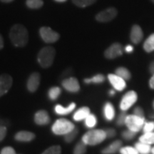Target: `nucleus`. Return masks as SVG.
<instances>
[{"label":"nucleus","instance_id":"3","mask_svg":"<svg viewBox=\"0 0 154 154\" xmlns=\"http://www.w3.org/2000/svg\"><path fill=\"white\" fill-rule=\"evenodd\" d=\"M55 55L56 51L54 47H46L42 48L38 54V62L43 68H49L53 64Z\"/></svg>","mask_w":154,"mask_h":154},{"label":"nucleus","instance_id":"15","mask_svg":"<svg viewBox=\"0 0 154 154\" xmlns=\"http://www.w3.org/2000/svg\"><path fill=\"white\" fill-rule=\"evenodd\" d=\"M143 37V33L140 26L135 24L132 26L130 33V38L135 44H139Z\"/></svg>","mask_w":154,"mask_h":154},{"label":"nucleus","instance_id":"5","mask_svg":"<svg viewBox=\"0 0 154 154\" xmlns=\"http://www.w3.org/2000/svg\"><path fill=\"white\" fill-rule=\"evenodd\" d=\"M138 101V94L134 90L127 91L119 102V109L121 111L126 112Z\"/></svg>","mask_w":154,"mask_h":154},{"label":"nucleus","instance_id":"19","mask_svg":"<svg viewBox=\"0 0 154 154\" xmlns=\"http://www.w3.org/2000/svg\"><path fill=\"white\" fill-rule=\"evenodd\" d=\"M91 113L90 109L87 106H83L79 109L73 115V119L75 121H84L86 117Z\"/></svg>","mask_w":154,"mask_h":154},{"label":"nucleus","instance_id":"10","mask_svg":"<svg viewBox=\"0 0 154 154\" xmlns=\"http://www.w3.org/2000/svg\"><path fill=\"white\" fill-rule=\"evenodd\" d=\"M107 78L115 91H122L126 88V81L117 76L116 74H108Z\"/></svg>","mask_w":154,"mask_h":154},{"label":"nucleus","instance_id":"26","mask_svg":"<svg viewBox=\"0 0 154 154\" xmlns=\"http://www.w3.org/2000/svg\"><path fill=\"white\" fill-rule=\"evenodd\" d=\"M139 141L152 145L154 144V131L147 134H143L139 137Z\"/></svg>","mask_w":154,"mask_h":154},{"label":"nucleus","instance_id":"4","mask_svg":"<svg viewBox=\"0 0 154 154\" xmlns=\"http://www.w3.org/2000/svg\"><path fill=\"white\" fill-rule=\"evenodd\" d=\"M75 128L74 124L72 121L66 119H59L54 123L51 126L53 134L58 136H65Z\"/></svg>","mask_w":154,"mask_h":154},{"label":"nucleus","instance_id":"32","mask_svg":"<svg viewBox=\"0 0 154 154\" xmlns=\"http://www.w3.org/2000/svg\"><path fill=\"white\" fill-rule=\"evenodd\" d=\"M120 154H139L137 150L135 149V147L131 146H122L121 149L119 150Z\"/></svg>","mask_w":154,"mask_h":154},{"label":"nucleus","instance_id":"12","mask_svg":"<svg viewBox=\"0 0 154 154\" xmlns=\"http://www.w3.org/2000/svg\"><path fill=\"white\" fill-rule=\"evenodd\" d=\"M12 78L7 74L0 76V97L7 94L12 86Z\"/></svg>","mask_w":154,"mask_h":154},{"label":"nucleus","instance_id":"13","mask_svg":"<svg viewBox=\"0 0 154 154\" xmlns=\"http://www.w3.org/2000/svg\"><path fill=\"white\" fill-rule=\"evenodd\" d=\"M40 74L37 72L32 73L30 75L26 83V87L29 91L34 93L38 89L40 84Z\"/></svg>","mask_w":154,"mask_h":154},{"label":"nucleus","instance_id":"2","mask_svg":"<svg viewBox=\"0 0 154 154\" xmlns=\"http://www.w3.org/2000/svg\"><path fill=\"white\" fill-rule=\"evenodd\" d=\"M106 138L105 130L91 129L83 135L82 140L86 146H96L101 144Z\"/></svg>","mask_w":154,"mask_h":154},{"label":"nucleus","instance_id":"33","mask_svg":"<svg viewBox=\"0 0 154 154\" xmlns=\"http://www.w3.org/2000/svg\"><path fill=\"white\" fill-rule=\"evenodd\" d=\"M142 132L143 134H147V133H151L154 131V121H147L144 123L143 128H142Z\"/></svg>","mask_w":154,"mask_h":154},{"label":"nucleus","instance_id":"44","mask_svg":"<svg viewBox=\"0 0 154 154\" xmlns=\"http://www.w3.org/2000/svg\"><path fill=\"white\" fill-rule=\"evenodd\" d=\"M4 47V41L3 38L1 34H0V49H2Z\"/></svg>","mask_w":154,"mask_h":154},{"label":"nucleus","instance_id":"39","mask_svg":"<svg viewBox=\"0 0 154 154\" xmlns=\"http://www.w3.org/2000/svg\"><path fill=\"white\" fill-rule=\"evenodd\" d=\"M1 154H16L14 149L12 147H5L1 151Z\"/></svg>","mask_w":154,"mask_h":154},{"label":"nucleus","instance_id":"24","mask_svg":"<svg viewBox=\"0 0 154 154\" xmlns=\"http://www.w3.org/2000/svg\"><path fill=\"white\" fill-rule=\"evenodd\" d=\"M143 49L146 52L151 53L154 51V33L151 34L143 44Z\"/></svg>","mask_w":154,"mask_h":154},{"label":"nucleus","instance_id":"18","mask_svg":"<svg viewBox=\"0 0 154 154\" xmlns=\"http://www.w3.org/2000/svg\"><path fill=\"white\" fill-rule=\"evenodd\" d=\"M76 109V103L74 102H72L69 104L68 106L64 107L60 104H58L55 106L54 107V111L55 113L58 115L61 116H66L72 113L74 109Z\"/></svg>","mask_w":154,"mask_h":154},{"label":"nucleus","instance_id":"1","mask_svg":"<svg viewBox=\"0 0 154 154\" xmlns=\"http://www.w3.org/2000/svg\"><path fill=\"white\" fill-rule=\"evenodd\" d=\"M9 37L15 47H23L28 43V31L22 24H15L11 29Z\"/></svg>","mask_w":154,"mask_h":154},{"label":"nucleus","instance_id":"21","mask_svg":"<svg viewBox=\"0 0 154 154\" xmlns=\"http://www.w3.org/2000/svg\"><path fill=\"white\" fill-rule=\"evenodd\" d=\"M134 147L139 154H149L152 149L151 145L140 142L139 140L134 144Z\"/></svg>","mask_w":154,"mask_h":154},{"label":"nucleus","instance_id":"7","mask_svg":"<svg viewBox=\"0 0 154 154\" xmlns=\"http://www.w3.org/2000/svg\"><path fill=\"white\" fill-rule=\"evenodd\" d=\"M40 36L44 42L48 44L54 43L59 38V34L52 29L47 26H43L39 30Z\"/></svg>","mask_w":154,"mask_h":154},{"label":"nucleus","instance_id":"37","mask_svg":"<svg viewBox=\"0 0 154 154\" xmlns=\"http://www.w3.org/2000/svg\"><path fill=\"white\" fill-rule=\"evenodd\" d=\"M133 114L137 116L138 117H141V118H145V116H144V111L143 109L140 106H136L134 109Z\"/></svg>","mask_w":154,"mask_h":154},{"label":"nucleus","instance_id":"48","mask_svg":"<svg viewBox=\"0 0 154 154\" xmlns=\"http://www.w3.org/2000/svg\"><path fill=\"white\" fill-rule=\"evenodd\" d=\"M151 153H152V154H154V146L153 148H152V149H151Z\"/></svg>","mask_w":154,"mask_h":154},{"label":"nucleus","instance_id":"16","mask_svg":"<svg viewBox=\"0 0 154 154\" xmlns=\"http://www.w3.org/2000/svg\"><path fill=\"white\" fill-rule=\"evenodd\" d=\"M51 119L47 111L44 110H40L37 111L34 115V121L37 125L39 126H44L50 123Z\"/></svg>","mask_w":154,"mask_h":154},{"label":"nucleus","instance_id":"28","mask_svg":"<svg viewBox=\"0 0 154 154\" xmlns=\"http://www.w3.org/2000/svg\"><path fill=\"white\" fill-rule=\"evenodd\" d=\"M86 146H87L82 140H81L75 146L74 151H73V154H85L87 151Z\"/></svg>","mask_w":154,"mask_h":154},{"label":"nucleus","instance_id":"8","mask_svg":"<svg viewBox=\"0 0 154 154\" xmlns=\"http://www.w3.org/2000/svg\"><path fill=\"white\" fill-rule=\"evenodd\" d=\"M117 9L113 7L107 8L100 11L99 14H96V19L99 22H109L113 20L117 16Z\"/></svg>","mask_w":154,"mask_h":154},{"label":"nucleus","instance_id":"46","mask_svg":"<svg viewBox=\"0 0 154 154\" xmlns=\"http://www.w3.org/2000/svg\"><path fill=\"white\" fill-rule=\"evenodd\" d=\"M2 2H5V3H9V2H13L14 0H1Z\"/></svg>","mask_w":154,"mask_h":154},{"label":"nucleus","instance_id":"45","mask_svg":"<svg viewBox=\"0 0 154 154\" xmlns=\"http://www.w3.org/2000/svg\"><path fill=\"white\" fill-rule=\"evenodd\" d=\"M109 95H110L111 96H114L115 94H116V91H115V90H114V89H111L110 91H109Z\"/></svg>","mask_w":154,"mask_h":154},{"label":"nucleus","instance_id":"42","mask_svg":"<svg viewBox=\"0 0 154 154\" xmlns=\"http://www.w3.org/2000/svg\"><path fill=\"white\" fill-rule=\"evenodd\" d=\"M149 84V87L151 88V89H154V74H152L151 77L150 78Z\"/></svg>","mask_w":154,"mask_h":154},{"label":"nucleus","instance_id":"36","mask_svg":"<svg viewBox=\"0 0 154 154\" xmlns=\"http://www.w3.org/2000/svg\"><path fill=\"white\" fill-rule=\"evenodd\" d=\"M136 133L133 132L131 131L128 129L125 130L121 133V136H122V138L126 140H133L135 138V136H136Z\"/></svg>","mask_w":154,"mask_h":154},{"label":"nucleus","instance_id":"41","mask_svg":"<svg viewBox=\"0 0 154 154\" xmlns=\"http://www.w3.org/2000/svg\"><path fill=\"white\" fill-rule=\"evenodd\" d=\"M125 51L128 54L132 53L133 51H134V47L130 45V44H128V45H127L126 47H125Z\"/></svg>","mask_w":154,"mask_h":154},{"label":"nucleus","instance_id":"14","mask_svg":"<svg viewBox=\"0 0 154 154\" xmlns=\"http://www.w3.org/2000/svg\"><path fill=\"white\" fill-rule=\"evenodd\" d=\"M102 112H103V118H104L106 121H107V122H111V121H112L115 119V107L113 106L112 103L110 101L106 102L104 104H103Z\"/></svg>","mask_w":154,"mask_h":154},{"label":"nucleus","instance_id":"38","mask_svg":"<svg viewBox=\"0 0 154 154\" xmlns=\"http://www.w3.org/2000/svg\"><path fill=\"white\" fill-rule=\"evenodd\" d=\"M105 132L106 134L107 138H111L115 137L116 136V131L114 128H109L105 129Z\"/></svg>","mask_w":154,"mask_h":154},{"label":"nucleus","instance_id":"31","mask_svg":"<svg viewBox=\"0 0 154 154\" xmlns=\"http://www.w3.org/2000/svg\"><path fill=\"white\" fill-rule=\"evenodd\" d=\"M26 6L30 9H39L43 6L42 0H26Z\"/></svg>","mask_w":154,"mask_h":154},{"label":"nucleus","instance_id":"6","mask_svg":"<svg viewBox=\"0 0 154 154\" xmlns=\"http://www.w3.org/2000/svg\"><path fill=\"white\" fill-rule=\"evenodd\" d=\"M146 122L145 118L138 117L134 114L127 115L125 122V126H126L128 130L134 133H138L143 128L144 123Z\"/></svg>","mask_w":154,"mask_h":154},{"label":"nucleus","instance_id":"47","mask_svg":"<svg viewBox=\"0 0 154 154\" xmlns=\"http://www.w3.org/2000/svg\"><path fill=\"white\" fill-rule=\"evenodd\" d=\"M55 1L57 2H64L66 0H55Z\"/></svg>","mask_w":154,"mask_h":154},{"label":"nucleus","instance_id":"34","mask_svg":"<svg viewBox=\"0 0 154 154\" xmlns=\"http://www.w3.org/2000/svg\"><path fill=\"white\" fill-rule=\"evenodd\" d=\"M61 148L60 146H53L48 148L42 154H61Z\"/></svg>","mask_w":154,"mask_h":154},{"label":"nucleus","instance_id":"23","mask_svg":"<svg viewBox=\"0 0 154 154\" xmlns=\"http://www.w3.org/2000/svg\"><path fill=\"white\" fill-rule=\"evenodd\" d=\"M105 81V76L101 74H98L96 75H94L91 78H86L84 79V82L86 84H99L101 83L104 82Z\"/></svg>","mask_w":154,"mask_h":154},{"label":"nucleus","instance_id":"35","mask_svg":"<svg viewBox=\"0 0 154 154\" xmlns=\"http://www.w3.org/2000/svg\"><path fill=\"white\" fill-rule=\"evenodd\" d=\"M126 112H124V111H121V113H119L118 117L116 118V124L118 126H125V122H126V119L127 116Z\"/></svg>","mask_w":154,"mask_h":154},{"label":"nucleus","instance_id":"9","mask_svg":"<svg viewBox=\"0 0 154 154\" xmlns=\"http://www.w3.org/2000/svg\"><path fill=\"white\" fill-rule=\"evenodd\" d=\"M123 52H124V49L122 45L120 43L116 42L106 49L104 56L108 59H114L122 55Z\"/></svg>","mask_w":154,"mask_h":154},{"label":"nucleus","instance_id":"25","mask_svg":"<svg viewBox=\"0 0 154 154\" xmlns=\"http://www.w3.org/2000/svg\"><path fill=\"white\" fill-rule=\"evenodd\" d=\"M98 123L97 118L94 113H90L89 115L84 120V125L87 128H89V129H92L94 127L96 126Z\"/></svg>","mask_w":154,"mask_h":154},{"label":"nucleus","instance_id":"50","mask_svg":"<svg viewBox=\"0 0 154 154\" xmlns=\"http://www.w3.org/2000/svg\"><path fill=\"white\" fill-rule=\"evenodd\" d=\"M151 1L152 2H153V3L154 4V0H151Z\"/></svg>","mask_w":154,"mask_h":154},{"label":"nucleus","instance_id":"29","mask_svg":"<svg viewBox=\"0 0 154 154\" xmlns=\"http://www.w3.org/2000/svg\"><path fill=\"white\" fill-rule=\"evenodd\" d=\"M97 0H72V2L75 5L79 7H88L91 6L96 2Z\"/></svg>","mask_w":154,"mask_h":154},{"label":"nucleus","instance_id":"11","mask_svg":"<svg viewBox=\"0 0 154 154\" xmlns=\"http://www.w3.org/2000/svg\"><path fill=\"white\" fill-rule=\"evenodd\" d=\"M62 86L65 90L70 93H77L80 91V85L79 81L74 77L66 79L61 82Z\"/></svg>","mask_w":154,"mask_h":154},{"label":"nucleus","instance_id":"27","mask_svg":"<svg viewBox=\"0 0 154 154\" xmlns=\"http://www.w3.org/2000/svg\"><path fill=\"white\" fill-rule=\"evenodd\" d=\"M61 93V88L58 86H54L51 87L48 91V96H49V99L51 101H55L57 100L59 96H60Z\"/></svg>","mask_w":154,"mask_h":154},{"label":"nucleus","instance_id":"22","mask_svg":"<svg viewBox=\"0 0 154 154\" xmlns=\"http://www.w3.org/2000/svg\"><path fill=\"white\" fill-rule=\"evenodd\" d=\"M115 74H116L117 76L121 77V79H123L125 81L130 80L131 78V74L130 71L124 66H119L116 69Z\"/></svg>","mask_w":154,"mask_h":154},{"label":"nucleus","instance_id":"40","mask_svg":"<svg viewBox=\"0 0 154 154\" xmlns=\"http://www.w3.org/2000/svg\"><path fill=\"white\" fill-rule=\"evenodd\" d=\"M7 134V128L5 126H0V141H2L5 138Z\"/></svg>","mask_w":154,"mask_h":154},{"label":"nucleus","instance_id":"17","mask_svg":"<svg viewBox=\"0 0 154 154\" xmlns=\"http://www.w3.org/2000/svg\"><path fill=\"white\" fill-rule=\"evenodd\" d=\"M123 146V142L121 140H116L112 143L101 150V154H115L119 152Z\"/></svg>","mask_w":154,"mask_h":154},{"label":"nucleus","instance_id":"30","mask_svg":"<svg viewBox=\"0 0 154 154\" xmlns=\"http://www.w3.org/2000/svg\"><path fill=\"white\" fill-rule=\"evenodd\" d=\"M78 134H79V129L78 128H75L74 130L72 131H70L67 134L65 135L64 140L67 143H72L73 140L76 138V136H78Z\"/></svg>","mask_w":154,"mask_h":154},{"label":"nucleus","instance_id":"20","mask_svg":"<svg viewBox=\"0 0 154 154\" xmlns=\"http://www.w3.org/2000/svg\"><path fill=\"white\" fill-rule=\"evenodd\" d=\"M35 138V135L33 133L26 131H22L15 135V140L20 142H30Z\"/></svg>","mask_w":154,"mask_h":154},{"label":"nucleus","instance_id":"43","mask_svg":"<svg viewBox=\"0 0 154 154\" xmlns=\"http://www.w3.org/2000/svg\"><path fill=\"white\" fill-rule=\"evenodd\" d=\"M149 72L151 73V74H154V61H153L151 63H150V65L149 66Z\"/></svg>","mask_w":154,"mask_h":154},{"label":"nucleus","instance_id":"49","mask_svg":"<svg viewBox=\"0 0 154 154\" xmlns=\"http://www.w3.org/2000/svg\"><path fill=\"white\" fill-rule=\"evenodd\" d=\"M153 109H154V100H153Z\"/></svg>","mask_w":154,"mask_h":154}]
</instances>
